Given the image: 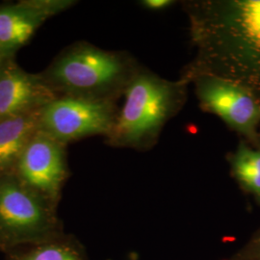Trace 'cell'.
<instances>
[{
    "label": "cell",
    "mask_w": 260,
    "mask_h": 260,
    "mask_svg": "<svg viewBox=\"0 0 260 260\" xmlns=\"http://www.w3.org/2000/svg\"><path fill=\"white\" fill-rule=\"evenodd\" d=\"M196 75H211L248 90L260 103V0L193 4Z\"/></svg>",
    "instance_id": "cell-1"
},
{
    "label": "cell",
    "mask_w": 260,
    "mask_h": 260,
    "mask_svg": "<svg viewBox=\"0 0 260 260\" xmlns=\"http://www.w3.org/2000/svg\"><path fill=\"white\" fill-rule=\"evenodd\" d=\"M121 56L89 45H76L62 52L41 76L57 94L109 99L129 77Z\"/></svg>",
    "instance_id": "cell-2"
},
{
    "label": "cell",
    "mask_w": 260,
    "mask_h": 260,
    "mask_svg": "<svg viewBox=\"0 0 260 260\" xmlns=\"http://www.w3.org/2000/svg\"><path fill=\"white\" fill-rule=\"evenodd\" d=\"M62 233L55 205L15 174L0 175V251L8 254Z\"/></svg>",
    "instance_id": "cell-3"
},
{
    "label": "cell",
    "mask_w": 260,
    "mask_h": 260,
    "mask_svg": "<svg viewBox=\"0 0 260 260\" xmlns=\"http://www.w3.org/2000/svg\"><path fill=\"white\" fill-rule=\"evenodd\" d=\"M108 137L118 146L135 147L154 137L177 102V87L150 75L133 77Z\"/></svg>",
    "instance_id": "cell-4"
},
{
    "label": "cell",
    "mask_w": 260,
    "mask_h": 260,
    "mask_svg": "<svg viewBox=\"0 0 260 260\" xmlns=\"http://www.w3.org/2000/svg\"><path fill=\"white\" fill-rule=\"evenodd\" d=\"M116 119L109 99L58 96L42 109L40 130L65 145L88 136H108Z\"/></svg>",
    "instance_id": "cell-5"
},
{
    "label": "cell",
    "mask_w": 260,
    "mask_h": 260,
    "mask_svg": "<svg viewBox=\"0 0 260 260\" xmlns=\"http://www.w3.org/2000/svg\"><path fill=\"white\" fill-rule=\"evenodd\" d=\"M197 93L207 111L218 115L252 143L258 142L260 103L248 90L215 75H196Z\"/></svg>",
    "instance_id": "cell-6"
},
{
    "label": "cell",
    "mask_w": 260,
    "mask_h": 260,
    "mask_svg": "<svg viewBox=\"0 0 260 260\" xmlns=\"http://www.w3.org/2000/svg\"><path fill=\"white\" fill-rule=\"evenodd\" d=\"M13 174L56 206L69 176L65 145L39 130L21 154Z\"/></svg>",
    "instance_id": "cell-7"
},
{
    "label": "cell",
    "mask_w": 260,
    "mask_h": 260,
    "mask_svg": "<svg viewBox=\"0 0 260 260\" xmlns=\"http://www.w3.org/2000/svg\"><path fill=\"white\" fill-rule=\"evenodd\" d=\"M59 95L41 75H31L13 59L0 67V120L43 109Z\"/></svg>",
    "instance_id": "cell-8"
},
{
    "label": "cell",
    "mask_w": 260,
    "mask_h": 260,
    "mask_svg": "<svg viewBox=\"0 0 260 260\" xmlns=\"http://www.w3.org/2000/svg\"><path fill=\"white\" fill-rule=\"evenodd\" d=\"M47 19L24 1L0 6V54L14 57Z\"/></svg>",
    "instance_id": "cell-9"
},
{
    "label": "cell",
    "mask_w": 260,
    "mask_h": 260,
    "mask_svg": "<svg viewBox=\"0 0 260 260\" xmlns=\"http://www.w3.org/2000/svg\"><path fill=\"white\" fill-rule=\"evenodd\" d=\"M41 112L0 120V175L14 173L21 154L40 130Z\"/></svg>",
    "instance_id": "cell-10"
},
{
    "label": "cell",
    "mask_w": 260,
    "mask_h": 260,
    "mask_svg": "<svg viewBox=\"0 0 260 260\" xmlns=\"http://www.w3.org/2000/svg\"><path fill=\"white\" fill-rule=\"evenodd\" d=\"M7 260H87L81 246L64 233L8 253Z\"/></svg>",
    "instance_id": "cell-11"
},
{
    "label": "cell",
    "mask_w": 260,
    "mask_h": 260,
    "mask_svg": "<svg viewBox=\"0 0 260 260\" xmlns=\"http://www.w3.org/2000/svg\"><path fill=\"white\" fill-rule=\"evenodd\" d=\"M233 175L260 204V150L240 143L232 158Z\"/></svg>",
    "instance_id": "cell-12"
},
{
    "label": "cell",
    "mask_w": 260,
    "mask_h": 260,
    "mask_svg": "<svg viewBox=\"0 0 260 260\" xmlns=\"http://www.w3.org/2000/svg\"><path fill=\"white\" fill-rule=\"evenodd\" d=\"M25 4L36 10L47 19L75 5V1L71 0H23Z\"/></svg>",
    "instance_id": "cell-13"
},
{
    "label": "cell",
    "mask_w": 260,
    "mask_h": 260,
    "mask_svg": "<svg viewBox=\"0 0 260 260\" xmlns=\"http://www.w3.org/2000/svg\"><path fill=\"white\" fill-rule=\"evenodd\" d=\"M247 256L243 260H260V233L250 245Z\"/></svg>",
    "instance_id": "cell-14"
},
{
    "label": "cell",
    "mask_w": 260,
    "mask_h": 260,
    "mask_svg": "<svg viewBox=\"0 0 260 260\" xmlns=\"http://www.w3.org/2000/svg\"><path fill=\"white\" fill-rule=\"evenodd\" d=\"M172 4V1L170 0H146L144 2V5L148 8L153 10L163 9Z\"/></svg>",
    "instance_id": "cell-15"
},
{
    "label": "cell",
    "mask_w": 260,
    "mask_h": 260,
    "mask_svg": "<svg viewBox=\"0 0 260 260\" xmlns=\"http://www.w3.org/2000/svg\"><path fill=\"white\" fill-rule=\"evenodd\" d=\"M7 58H9V57H6V56L0 54V67L2 65V63L5 61V59H7Z\"/></svg>",
    "instance_id": "cell-16"
},
{
    "label": "cell",
    "mask_w": 260,
    "mask_h": 260,
    "mask_svg": "<svg viewBox=\"0 0 260 260\" xmlns=\"http://www.w3.org/2000/svg\"><path fill=\"white\" fill-rule=\"evenodd\" d=\"M257 145H258V149L260 150V134L259 137H258V142H257Z\"/></svg>",
    "instance_id": "cell-17"
}]
</instances>
